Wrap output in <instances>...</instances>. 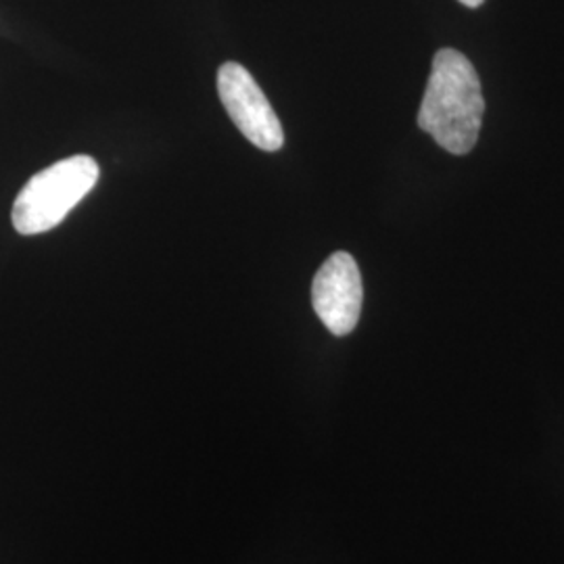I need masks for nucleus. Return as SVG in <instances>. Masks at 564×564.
<instances>
[{
	"label": "nucleus",
	"mask_w": 564,
	"mask_h": 564,
	"mask_svg": "<svg viewBox=\"0 0 564 564\" xmlns=\"http://www.w3.org/2000/svg\"><path fill=\"white\" fill-rule=\"evenodd\" d=\"M99 165L88 155H74L32 176L13 203L11 220L20 235H42L59 226L95 188Z\"/></svg>",
	"instance_id": "2"
},
{
	"label": "nucleus",
	"mask_w": 564,
	"mask_h": 564,
	"mask_svg": "<svg viewBox=\"0 0 564 564\" xmlns=\"http://www.w3.org/2000/svg\"><path fill=\"white\" fill-rule=\"evenodd\" d=\"M218 95L226 113L247 141L268 153L281 151L284 144L281 120L241 63L228 61L218 69Z\"/></svg>",
	"instance_id": "3"
},
{
	"label": "nucleus",
	"mask_w": 564,
	"mask_h": 564,
	"mask_svg": "<svg viewBox=\"0 0 564 564\" xmlns=\"http://www.w3.org/2000/svg\"><path fill=\"white\" fill-rule=\"evenodd\" d=\"M464 7H470V9H477V7H481L485 0H460Z\"/></svg>",
	"instance_id": "5"
},
{
	"label": "nucleus",
	"mask_w": 564,
	"mask_h": 564,
	"mask_svg": "<svg viewBox=\"0 0 564 564\" xmlns=\"http://www.w3.org/2000/svg\"><path fill=\"white\" fill-rule=\"evenodd\" d=\"M362 302V276L358 263L345 251L333 253L312 282L314 312L335 337H345L358 326Z\"/></svg>",
	"instance_id": "4"
},
{
	"label": "nucleus",
	"mask_w": 564,
	"mask_h": 564,
	"mask_svg": "<svg viewBox=\"0 0 564 564\" xmlns=\"http://www.w3.org/2000/svg\"><path fill=\"white\" fill-rule=\"evenodd\" d=\"M481 80L473 63L454 48H442L431 67L419 128L452 155H466L477 144L484 123Z\"/></svg>",
	"instance_id": "1"
}]
</instances>
